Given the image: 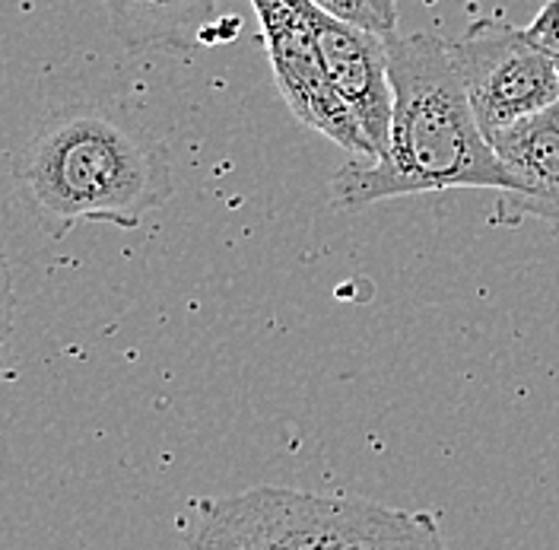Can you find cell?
Wrapping results in <instances>:
<instances>
[{"instance_id":"6da1fadb","label":"cell","mask_w":559,"mask_h":550,"mask_svg":"<svg viewBox=\"0 0 559 550\" xmlns=\"http://www.w3.org/2000/svg\"><path fill=\"white\" fill-rule=\"evenodd\" d=\"M388 80L394 93L391 140L379 160H349L331 182V204L359 210L384 198L449 188H492L512 198L515 178L471 108L439 35H391Z\"/></svg>"},{"instance_id":"8fae6325","label":"cell","mask_w":559,"mask_h":550,"mask_svg":"<svg viewBox=\"0 0 559 550\" xmlns=\"http://www.w3.org/2000/svg\"><path fill=\"white\" fill-rule=\"evenodd\" d=\"M524 33L534 45H540L547 55H554L559 61V0H547L544 10L531 20V26Z\"/></svg>"},{"instance_id":"52a82bcc","label":"cell","mask_w":559,"mask_h":550,"mask_svg":"<svg viewBox=\"0 0 559 550\" xmlns=\"http://www.w3.org/2000/svg\"><path fill=\"white\" fill-rule=\"evenodd\" d=\"M489 147L515 178V195L502 204L515 217H540L559 230V100L550 108L487 134Z\"/></svg>"},{"instance_id":"30bf717a","label":"cell","mask_w":559,"mask_h":550,"mask_svg":"<svg viewBox=\"0 0 559 550\" xmlns=\"http://www.w3.org/2000/svg\"><path fill=\"white\" fill-rule=\"evenodd\" d=\"M324 13L347 20L353 26H362L369 33L391 38L397 26V0H312Z\"/></svg>"},{"instance_id":"8992f818","label":"cell","mask_w":559,"mask_h":550,"mask_svg":"<svg viewBox=\"0 0 559 550\" xmlns=\"http://www.w3.org/2000/svg\"><path fill=\"white\" fill-rule=\"evenodd\" d=\"M309 20L318 38L324 73L337 96L347 103L353 118L359 121L366 140L372 143V160H379L388 150L394 118V93L388 80V38L324 13L312 0Z\"/></svg>"},{"instance_id":"277c9868","label":"cell","mask_w":559,"mask_h":550,"mask_svg":"<svg viewBox=\"0 0 559 550\" xmlns=\"http://www.w3.org/2000/svg\"><path fill=\"white\" fill-rule=\"evenodd\" d=\"M452 61L484 134L502 131L559 100V61L524 30L477 23L452 45Z\"/></svg>"},{"instance_id":"7c38bea8","label":"cell","mask_w":559,"mask_h":550,"mask_svg":"<svg viewBox=\"0 0 559 550\" xmlns=\"http://www.w3.org/2000/svg\"><path fill=\"white\" fill-rule=\"evenodd\" d=\"M16 325V290H13V274L7 265V255L0 248V363H3V350L10 344Z\"/></svg>"},{"instance_id":"ba28073f","label":"cell","mask_w":559,"mask_h":550,"mask_svg":"<svg viewBox=\"0 0 559 550\" xmlns=\"http://www.w3.org/2000/svg\"><path fill=\"white\" fill-rule=\"evenodd\" d=\"M111 33L131 51H188L216 20L219 0H103Z\"/></svg>"},{"instance_id":"5b68a950","label":"cell","mask_w":559,"mask_h":550,"mask_svg":"<svg viewBox=\"0 0 559 550\" xmlns=\"http://www.w3.org/2000/svg\"><path fill=\"white\" fill-rule=\"evenodd\" d=\"M251 7L261 20L271 68L293 115L306 128L344 147L353 160H372V143L324 73L309 0H251Z\"/></svg>"},{"instance_id":"3957f363","label":"cell","mask_w":559,"mask_h":550,"mask_svg":"<svg viewBox=\"0 0 559 550\" xmlns=\"http://www.w3.org/2000/svg\"><path fill=\"white\" fill-rule=\"evenodd\" d=\"M245 500L286 550H449L432 513L286 487H251Z\"/></svg>"},{"instance_id":"9c48e42d","label":"cell","mask_w":559,"mask_h":550,"mask_svg":"<svg viewBox=\"0 0 559 550\" xmlns=\"http://www.w3.org/2000/svg\"><path fill=\"white\" fill-rule=\"evenodd\" d=\"M178 550H286L254 516L245 493L194 503Z\"/></svg>"},{"instance_id":"7a4b0ae2","label":"cell","mask_w":559,"mask_h":550,"mask_svg":"<svg viewBox=\"0 0 559 550\" xmlns=\"http://www.w3.org/2000/svg\"><path fill=\"white\" fill-rule=\"evenodd\" d=\"M13 182L35 220L58 236L76 223L138 230L175 191L166 143L93 105L55 112L13 156Z\"/></svg>"}]
</instances>
